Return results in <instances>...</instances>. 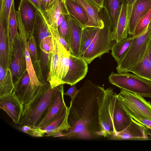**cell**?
I'll use <instances>...</instances> for the list:
<instances>
[{"label":"cell","instance_id":"6da1fadb","mask_svg":"<svg viewBox=\"0 0 151 151\" xmlns=\"http://www.w3.org/2000/svg\"><path fill=\"white\" fill-rule=\"evenodd\" d=\"M104 93V87L86 81L71 100L68 116L70 127L63 137L88 139L99 136V111Z\"/></svg>","mask_w":151,"mask_h":151},{"label":"cell","instance_id":"7a4b0ae2","mask_svg":"<svg viewBox=\"0 0 151 151\" xmlns=\"http://www.w3.org/2000/svg\"><path fill=\"white\" fill-rule=\"evenodd\" d=\"M117 95L111 88L105 89L99 111V136H112L125 129L132 122V118L119 104Z\"/></svg>","mask_w":151,"mask_h":151},{"label":"cell","instance_id":"3957f363","mask_svg":"<svg viewBox=\"0 0 151 151\" xmlns=\"http://www.w3.org/2000/svg\"><path fill=\"white\" fill-rule=\"evenodd\" d=\"M57 86L42 83L30 101L23 106L18 124L38 127L48 112L54 99Z\"/></svg>","mask_w":151,"mask_h":151},{"label":"cell","instance_id":"277c9868","mask_svg":"<svg viewBox=\"0 0 151 151\" xmlns=\"http://www.w3.org/2000/svg\"><path fill=\"white\" fill-rule=\"evenodd\" d=\"M151 39V26L147 28L134 37L126 54L116 67L118 73L130 72L141 60Z\"/></svg>","mask_w":151,"mask_h":151},{"label":"cell","instance_id":"5b68a950","mask_svg":"<svg viewBox=\"0 0 151 151\" xmlns=\"http://www.w3.org/2000/svg\"><path fill=\"white\" fill-rule=\"evenodd\" d=\"M112 84L143 97L151 98V81L129 72H112L108 78Z\"/></svg>","mask_w":151,"mask_h":151},{"label":"cell","instance_id":"8992f818","mask_svg":"<svg viewBox=\"0 0 151 151\" xmlns=\"http://www.w3.org/2000/svg\"><path fill=\"white\" fill-rule=\"evenodd\" d=\"M104 19L101 18L104 22V27L99 29L90 45L81 56L88 64L95 58L109 53L114 44L109 21L104 10Z\"/></svg>","mask_w":151,"mask_h":151},{"label":"cell","instance_id":"52a82bcc","mask_svg":"<svg viewBox=\"0 0 151 151\" xmlns=\"http://www.w3.org/2000/svg\"><path fill=\"white\" fill-rule=\"evenodd\" d=\"M88 64L82 57L69 54L61 84H67L72 86L82 80L87 73Z\"/></svg>","mask_w":151,"mask_h":151},{"label":"cell","instance_id":"ba28073f","mask_svg":"<svg viewBox=\"0 0 151 151\" xmlns=\"http://www.w3.org/2000/svg\"><path fill=\"white\" fill-rule=\"evenodd\" d=\"M10 69L14 84L18 82L27 72L24 44L19 32L14 40L12 60Z\"/></svg>","mask_w":151,"mask_h":151},{"label":"cell","instance_id":"9c48e42d","mask_svg":"<svg viewBox=\"0 0 151 151\" xmlns=\"http://www.w3.org/2000/svg\"><path fill=\"white\" fill-rule=\"evenodd\" d=\"M117 97L120 104L135 109L151 120V104L143 97L123 89L117 95Z\"/></svg>","mask_w":151,"mask_h":151},{"label":"cell","instance_id":"30bf717a","mask_svg":"<svg viewBox=\"0 0 151 151\" xmlns=\"http://www.w3.org/2000/svg\"><path fill=\"white\" fill-rule=\"evenodd\" d=\"M19 33L24 44L27 70L29 76L33 87L37 89L42 84L38 80L35 70L28 48L27 41L29 35L26 30L22 22L19 9L16 11Z\"/></svg>","mask_w":151,"mask_h":151},{"label":"cell","instance_id":"8fae6325","mask_svg":"<svg viewBox=\"0 0 151 151\" xmlns=\"http://www.w3.org/2000/svg\"><path fill=\"white\" fill-rule=\"evenodd\" d=\"M23 106L13 91L0 96V109L5 111L16 124H18Z\"/></svg>","mask_w":151,"mask_h":151},{"label":"cell","instance_id":"7c38bea8","mask_svg":"<svg viewBox=\"0 0 151 151\" xmlns=\"http://www.w3.org/2000/svg\"><path fill=\"white\" fill-rule=\"evenodd\" d=\"M132 6L127 2L122 4L114 30L111 32L113 40L118 42L128 37Z\"/></svg>","mask_w":151,"mask_h":151},{"label":"cell","instance_id":"4fadbf2b","mask_svg":"<svg viewBox=\"0 0 151 151\" xmlns=\"http://www.w3.org/2000/svg\"><path fill=\"white\" fill-rule=\"evenodd\" d=\"M65 17L68 27V44L72 54L81 57L80 43L83 27L70 14L65 15Z\"/></svg>","mask_w":151,"mask_h":151},{"label":"cell","instance_id":"5bb4252c","mask_svg":"<svg viewBox=\"0 0 151 151\" xmlns=\"http://www.w3.org/2000/svg\"><path fill=\"white\" fill-rule=\"evenodd\" d=\"M149 135L150 134L146 127L132 118L131 123L126 128L112 136L116 139L146 140Z\"/></svg>","mask_w":151,"mask_h":151},{"label":"cell","instance_id":"9a60e30c","mask_svg":"<svg viewBox=\"0 0 151 151\" xmlns=\"http://www.w3.org/2000/svg\"><path fill=\"white\" fill-rule=\"evenodd\" d=\"M71 0L81 6L88 15L89 20L85 28L94 27L102 29L104 27V22L99 15L102 9L93 0Z\"/></svg>","mask_w":151,"mask_h":151},{"label":"cell","instance_id":"2e32d148","mask_svg":"<svg viewBox=\"0 0 151 151\" xmlns=\"http://www.w3.org/2000/svg\"><path fill=\"white\" fill-rule=\"evenodd\" d=\"M63 84L57 86L54 97L46 115L38 127L42 129L53 121L66 105L64 99Z\"/></svg>","mask_w":151,"mask_h":151},{"label":"cell","instance_id":"e0dca14e","mask_svg":"<svg viewBox=\"0 0 151 151\" xmlns=\"http://www.w3.org/2000/svg\"><path fill=\"white\" fill-rule=\"evenodd\" d=\"M0 65L6 69L11 66L8 23L2 14H0Z\"/></svg>","mask_w":151,"mask_h":151},{"label":"cell","instance_id":"ac0fdd59","mask_svg":"<svg viewBox=\"0 0 151 151\" xmlns=\"http://www.w3.org/2000/svg\"><path fill=\"white\" fill-rule=\"evenodd\" d=\"M14 85L13 91L23 105L27 104L30 101L38 89H35L33 87L27 71Z\"/></svg>","mask_w":151,"mask_h":151},{"label":"cell","instance_id":"d6986e66","mask_svg":"<svg viewBox=\"0 0 151 151\" xmlns=\"http://www.w3.org/2000/svg\"><path fill=\"white\" fill-rule=\"evenodd\" d=\"M24 27L30 35L32 34L38 9L28 0H21L18 9Z\"/></svg>","mask_w":151,"mask_h":151},{"label":"cell","instance_id":"ffe728a7","mask_svg":"<svg viewBox=\"0 0 151 151\" xmlns=\"http://www.w3.org/2000/svg\"><path fill=\"white\" fill-rule=\"evenodd\" d=\"M69 107L65 105L58 116L50 123L41 129L45 132V136H52L58 131H68L70 127L68 122Z\"/></svg>","mask_w":151,"mask_h":151},{"label":"cell","instance_id":"44dd1931","mask_svg":"<svg viewBox=\"0 0 151 151\" xmlns=\"http://www.w3.org/2000/svg\"><path fill=\"white\" fill-rule=\"evenodd\" d=\"M46 23L57 26V21L62 14H69L66 4L62 0H55L44 10L40 11Z\"/></svg>","mask_w":151,"mask_h":151},{"label":"cell","instance_id":"7402d4cb","mask_svg":"<svg viewBox=\"0 0 151 151\" xmlns=\"http://www.w3.org/2000/svg\"><path fill=\"white\" fill-rule=\"evenodd\" d=\"M151 9V0H136L132 6L128 34L132 36L136 25Z\"/></svg>","mask_w":151,"mask_h":151},{"label":"cell","instance_id":"603a6c76","mask_svg":"<svg viewBox=\"0 0 151 151\" xmlns=\"http://www.w3.org/2000/svg\"><path fill=\"white\" fill-rule=\"evenodd\" d=\"M52 38L53 50L51 56L50 70L47 81L53 88L59 85V77L60 56L58 41L53 37Z\"/></svg>","mask_w":151,"mask_h":151},{"label":"cell","instance_id":"cb8c5ba5","mask_svg":"<svg viewBox=\"0 0 151 151\" xmlns=\"http://www.w3.org/2000/svg\"><path fill=\"white\" fill-rule=\"evenodd\" d=\"M126 0H104V8L109 21L111 32L115 29L122 6Z\"/></svg>","mask_w":151,"mask_h":151},{"label":"cell","instance_id":"d4e9b609","mask_svg":"<svg viewBox=\"0 0 151 151\" xmlns=\"http://www.w3.org/2000/svg\"><path fill=\"white\" fill-rule=\"evenodd\" d=\"M8 27L9 37V61L11 64L13 56L14 40L18 32L14 1L13 2L10 9L8 21Z\"/></svg>","mask_w":151,"mask_h":151},{"label":"cell","instance_id":"484cf974","mask_svg":"<svg viewBox=\"0 0 151 151\" xmlns=\"http://www.w3.org/2000/svg\"><path fill=\"white\" fill-rule=\"evenodd\" d=\"M130 72L151 81V66L149 58L148 46L142 58L131 70Z\"/></svg>","mask_w":151,"mask_h":151},{"label":"cell","instance_id":"4316f807","mask_svg":"<svg viewBox=\"0 0 151 151\" xmlns=\"http://www.w3.org/2000/svg\"><path fill=\"white\" fill-rule=\"evenodd\" d=\"M134 37L131 36L113 44L111 48V54L118 63L121 61L128 51Z\"/></svg>","mask_w":151,"mask_h":151},{"label":"cell","instance_id":"83f0119b","mask_svg":"<svg viewBox=\"0 0 151 151\" xmlns=\"http://www.w3.org/2000/svg\"><path fill=\"white\" fill-rule=\"evenodd\" d=\"M66 4L69 14L85 28L89 18L83 8L78 4L71 0H67Z\"/></svg>","mask_w":151,"mask_h":151},{"label":"cell","instance_id":"f1b7e54d","mask_svg":"<svg viewBox=\"0 0 151 151\" xmlns=\"http://www.w3.org/2000/svg\"><path fill=\"white\" fill-rule=\"evenodd\" d=\"M14 85L12 72L0 65V96L13 91Z\"/></svg>","mask_w":151,"mask_h":151},{"label":"cell","instance_id":"f546056e","mask_svg":"<svg viewBox=\"0 0 151 151\" xmlns=\"http://www.w3.org/2000/svg\"><path fill=\"white\" fill-rule=\"evenodd\" d=\"M32 34L38 39L39 44L43 39L51 35L44 19L39 10L37 12Z\"/></svg>","mask_w":151,"mask_h":151},{"label":"cell","instance_id":"4dcf8cb0","mask_svg":"<svg viewBox=\"0 0 151 151\" xmlns=\"http://www.w3.org/2000/svg\"><path fill=\"white\" fill-rule=\"evenodd\" d=\"M100 29L94 27H88L83 29L80 43L81 57L90 45Z\"/></svg>","mask_w":151,"mask_h":151},{"label":"cell","instance_id":"1f68e13d","mask_svg":"<svg viewBox=\"0 0 151 151\" xmlns=\"http://www.w3.org/2000/svg\"><path fill=\"white\" fill-rule=\"evenodd\" d=\"M120 104L127 113L132 118L145 126L149 132V131H151V120L147 118L135 109L124 104Z\"/></svg>","mask_w":151,"mask_h":151},{"label":"cell","instance_id":"d6a6232c","mask_svg":"<svg viewBox=\"0 0 151 151\" xmlns=\"http://www.w3.org/2000/svg\"><path fill=\"white\" fill-rule=\"evenodd\" d=\"M36 42V38L33 35H30L27 41L28 48L34 69L37 67L39 61Z\"/></svg>","mask_w":151,"mask_h":151},{"label":"cell","instance_id":"836d02e7","mask_svg":"<svg viewBox=\"0 0 151 151\" xmlns=\"http://www.w3.org/2000/svg\"><path fill=\"white\" fill-rule=\"evenodd\" d=\"M151 20V9L138 22L132 36L135 37L142 32L148 27Z\"/></svg>","mask_w":151,"mask_h":151},{"label":"cell","instance_id":"e575fe53","mask_svg":"<svg viewBox=\"0 0 151 151\" xmlns=\"http://www.w3.org/2000/svg\"><path fill=\"white\" fill-rule=\"evenodd\" d=\"M52 36L57 40L65 47L69 53L72 54L70 47L67 42L60 35L57 26H50L46 23Z\"/></svg>","mask_w":151,"mask_h":151},{"label":"cell","instance_id":"d590c367","mask_svg":"<svg viewBox=\"0 0 151 151\" xmlns=\"http://www.w3.org/2000/svg\"><path fill=\"white\" fill-rule=\"evenodd\" d=\"M20 129L24 133L35 137H42L45 134L44 131L38 127L23 125L21 127Z\"/></svg>","mask_w":151,"mask_h":151},{"label":"cell","instance_id":"8d00e7d4","mask_svg":"<svg viewBox=\"0 0 151 151\" xmlns=\"http://www.w3.org/2000/svg\"><path fill=\"white\" fill-rule=\"evenodd\" d=\"M14 1V0H0V13L4 14L8 23L11 7Z\"/></svg>","mask_w":151,"mask_h":151},{"label":"cell","instance_id":"74e56055","mask_svg":"<svg viewBox=\"0 0 151 151\" xmlns=\"http://www.w3.org/2000/svg\"><path fill=\"white\" fill-rule=\"evenodd\" d=\"M58 28L60 36L63 38L68 43V22L65 17V15L64 19L60 25L58 27Z\"/></svg>","mask_w":151,"mask_h":151},{"label":"cell","instance_id":"f35d334b","mask_svg":"<svg viewBox=\"0 0 151 151\" xmlns=\"http://www.w3.org/2000/svg\"><path fill=\"white\" fill-rule=\"evenodd\" d=\"M78 90L76 86L74 85L72 87L70 88L66 92L64 93V95L69 96L72 99L75 96L78 91Z\"/></svg>","mask_w":151,"mask_h":151},{"label":"cell","instance_id":"ab89813d","mask_svg":"<svg viewBox=\"0 0 151 151\" xmlns=\"http://www.w3.org/2000/svg\"><path fill=\"white\" fill-rule=\"evenodd\" d=\"M55 0H41L40 1L42 11L47 9Z\"/></svg>","mask_w":151,"mask_h":151},{"label":"cell","instance_id":"60d3db41","mask_svg":"<svg viewBox=\"0 0 151 151\" xmlns=\"http://www.w3.org/2000/svg\"><path fill=\"white\" fill-rule=\"evenodd\" d=\"M32 3L40 11H42V9L40 0H28Z\"/></svg>","mask_w":151,"mask_h":151},{"label":"cell","instance_id":"b9f144b4","mask_svg":"<svg viewBox=\"0 0 151 151\" xmlns=\"http://www.w3.org/2000/svg\"><path fill=\"white\" fill-rule=\"evenodd\" d=\"M65 15L63 14H62L60 16L59 18L58 19L57 22V25L58 27L61 24L63 21L65 17Z\"/></svg>","mask_w":151,"mask_h":151},{"label":"cell","instance_id":"7bdbcfd3","mask_svg":"<svg viewBox=\"0 0 151 151\" xmlns=\"http://www.w3.org/2000/svg\"><path fill=\"white\" fill-rule=\"evenodd\" d=\"M101 8H104V0H93Z\"/></svg>","mask_w":151,"mask_h":151},{"label":"cell","instance_id":"ee69618b","mask_svg":"<svg viewBox=\"0 0 151 151\" xmlns=\"http://www.w3.org/2000/svg\"><path fill=\"white\" fill-rule=\"evenodd\" d=\"M148 49L149 53V58L150 59V61L151 66V39L150 40L148 45Z\"/></svg>","mask_w":151,"mask_h":151},{"label":"cell","instance_id":"f6af8a7d","mask_svg":"<svg viewBox=\"0 0 151 151\" xmlns=\"http://www.w3.org/2000/svg\"><path fill=\"white\" fill-rule=\"evenodd\" d=\"M63 132L58 131L56 132L53 136V137H63Z\"/></svg>","mask_w":151,"mask_h":151},{"label":"cell","instance_id":"bcb514c9","mask_svg":"<svg viewBox=\"0 0 151 151\" xmlns=\"http://www.w3.org/2000/svg\"><path fill=\"white\" fill-rule=\"evenodd\" d=\"M127 2L132 6L136 0H126Z\"/></svg>","mask_w":151,"mask_h":151},{"label":"cell","instance_id":"7dc6e473","mask_svg":"<svg viewBox=\"0 0 151 151\" xmlns=\"http://www.w3.org/2000/svg\"><path fill=\"white\" fill-rule=\"evenodd\" d=\"M62 1L65 4H66V1L67 0H62Z\"/></svg>","mask_w":151,"mask_h":151},{"label":"cell","instance_id":"c3c4849f","mask_svg":"<svg viewBox=\"0 0 151 151\" xmlns=\"http://www.w3.org/2000/svg\"><path fill=\"white\" fill-rule=\"evenodd\" d=\"M149 26H151V20L150 21V22L149 25Z\"/></svg>","mask_w":151,"mask_h":151},{"label":"cell","instance_id":"681fc988","mask_svg":"<svg viewBox=\"0 0 151 151\" xmlns=\"http://www.w3.org/2000/svg\"><path fill=\"white\" fill-rule=\"evenodd\" d=\"M41 0H40V1Z\"/></svg>","mask_w":151,"mask_h":151},{"label":"cell","instance_id":"f907efd6","mask_svg":"<svg viewBox=\"0 0 151 151\" xmlns=\"http://www.w3.org/2000/svg\"></svg>","mask_w":151,"mask_h":151}]
</instances>
